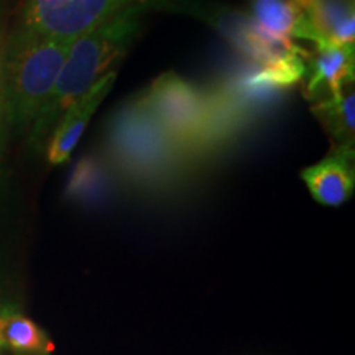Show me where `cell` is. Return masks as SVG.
Wrapping results in <instances>:
<instances>
[{
  "mask_svg": "<svg viewBox=\"0 0 355 355\" xmlns=\"http://www.w3.org/2000/svg\"><path fill=\"white\" fill-rule=\"evenodd\" d=\"M0 349L15 355H51L55 344L37 322L20 313H0Z\"/></svg>",
  "mask_w": 355,
  "mask_h": 355,
  "instance_id": "11",
  "label": "cell"
},
{
  "mask_svg": "<svg viewBox=\"0 0 355 355\" xmlns=\"http://www.w3.org/2000/svg\"><path fill=\"white\" fill-rule=\"evenodd\" d=\"M291 2L295 3V6L298 7L301 12H304V13H306V12H309L311 8L316 7L318 3L321 2V0H291Z\"/></svg>",
  "mask_w": 355,
  "mask_h": 355,
  "instance_id": "13",
  "label": "cell"
},
{
  "mask_svg": "<svg viewBox=\"0 0 355 355\" xmlns=\"http://www.w3.org/2000/svg\"><path fill=\"white\" fill-rule=\"evenodd\" d=\"M354 150L336 148L327 158L301 171L311 196L322 206L339 207L354 193Z\"/></svg>",
  "mask_w": 355,
  "mask_h": 355,
  "instance_id": "7",
  "label": "cell"
},
{
  "mask_svg": "<svg viewBox=\"0 0 355 355\" xmlns=\"http://www.w3.org/2000/svg\"><path fill=\"white\" fill-rule=\"evenodd\" d=\"M109 145L110 153L122 170L139 180H153L165 175L180 152L139 99L114 119Z\"/></svg>",
  "mask_w": 355,
  "mask_h": 355,
  "instance_id": "4",
  "label": "cell"
},
{
  "mask_svg": "<svg viewBox=\"0 0 355 355\" xmlns=\"http://www.w3.org/2000/svg\"><path fill=\"white\" fill-rule=\"evenodd\" d=\"M313 112L337 141L336 148L354 150L355 94L352 87L347 86L337 96L322 99L314 105Z\"/></svg>",
  "mask_w": 355,
  "mask_h": 355,
  "instance_id": "12",
  "label": "cell"
},
{
  "mask_svg": "<svg viewBox=\"0 0 355 355\" xmlns=\"http://www.w3.org/2000/svg\"><path fill=\"white\" fill-rule=\"evenodd\" d=\"M188 3L189 0H24L21 28L73 42L130 8L186 13Z\"/></svg>",
  "mask_w": 355,
  "mask_h": 355,
  "instance_id": "3",
  "label": "cell"
},
{
  "mask_svg": "<svg viewBox=\"0 0 355 355\" xmlns=\"http://www.w3.org/2000/svg\"><path fill=\"white\" fill-rule=\"evenodd\" d=\"M319 44L354 46L355 12L354 0H321L316 7L306 12Z\"/></svg>",
  "mask_w": 355,
  "mask_h": 355,
  "instance_id": "10",
  "label": "cell"
},
{
  "mask_svg": "<svg viewBox=\"0 0 355 355\" xmlns=\"http://www.w3.org/2000/svg\"><path fill=\"white\" fill-rule=\"evenodd\" d=\"M0 350H2V349H0Z\"/></svg>",
  "mask_w": 355,
  "mask_h": 355,
  "instance_id": "16",
  "label": "cell"
},
{
  "mask_svg": "<svg viewBox=\"0 0 355 355\" xmlns=\"http://www.w3.org/2000/svg\"><path fill=\"white\" fill-rule=\"evenodd\" d=\"M3 114L6 112V104H3V96H2V91H0V127H2V119H3Z\"/></svg>",
  "mask_w": 355,
  "mask_h": 355,
  "instance_id": "14",
  "label": "cell"
},
{
  "mask_svg": "<svg viewBox=\"0 0 355 355\" xmlns=\"http://www.w3.org/2000/svg\"><path fill=\"white\" fill-rule=\"evenodd\" d=\"M139 102L180 150L201 144L211 130L209 102L175 73H165L155 79Z\"/></svg>",
  "mask_w": 355,
  "mask_h": 355,
  "instance_id": "5",
  "label": "cell"
},
{
  "mask_svg": "<svg viewBox=\"0 0 355 355\" xmlns=\"http://www.w3.org/2000/svg\"><path fill=\"white\" fill-rule=\"evenodd\" d=\"M144 13L141 8H130L71 43L55 87L30 125V139L35 145L46 144L66 110L86 96L122 60L140 32Z\"/></svg>",
  "mask_w": 355,
  "mask_h": 355,
  "instance_id": "1",
  "label": "cell"
},
{
  "mask_svg": "<svg viewBox=\"0 0 355 355\" xmlns=\"http://www.w3.org/2000/svg\"><path fill=\"white\" fill-rule=\"evenodd\" d=\"M354 81V46L319 44L311 63L308 91L311 96L327 92L337 96Z\"/></svg>",
  "mask_w": 355,
  "mask_h": 355,
  "instance_id": "9",
  "label": "cell"
},
{
  "mask_svg": "<svg viewBox=\"0 0 355 355\" xmlns=\"http://www.w3.org/2000/svg\"><path fill=\"white\" fill-rule=\"evenodd\" d=\"M115 79H117V69L109 71L86 96H83L76 104L71 105L63 114V117L58 121L44 144L46 145V159L50 165L60 166L68 162L71 153L74 152L81 140L87 123L91 122L92 115L112 91Z\"/></svg>",
  "mask_w": 355,
  "mask_h": 355,
  "instance_id": "6",
  "label": "cell"
},
{
  "mask_svg": "<svg viewBox=\"0 0 355 355\" xmlns=\"http://www.w3.org/2000/svg\"><path fill=\"white\" fill-rule=\"evenodd\" d=\"M73 42L24 28L12 38L2 73L3 104L12 121L32 125L55 87Z\"/></svg>",
  "mask_w": 355,
  "mask_h": 355,
  "instance_id": "2",
  "label": "cell"
},
{
  "mask_svg": "<svg viewBox=\"0 0 355 355\" xmlns=\"http://www.w3.org/2000/svg\"><path fill=\"white\" fill-rule=\"evenodd\" d=\"M0 91H2V69H0Z\"/></svg>",
  "mask_w": 355,
  "mask_h": 355,
  "instance_id": "15",
  "label": "cell"
},
{
  "mask_svg": "<svg viewBox=\"0 0 355 355\" xmlns=\"http://www.w3.org/2000/svg\"><path fill=\"white\" fill-rule=\"evenodd\" d=\"M257 28L270 37L291 40L306 38L316 43V32L308 15L291 0H250V17Z\"/></svg>",
  "mask_w": 355,
  "mask_h": 355,
  "instance_id": "8",
  "label": "cell"
}]
</instances>
